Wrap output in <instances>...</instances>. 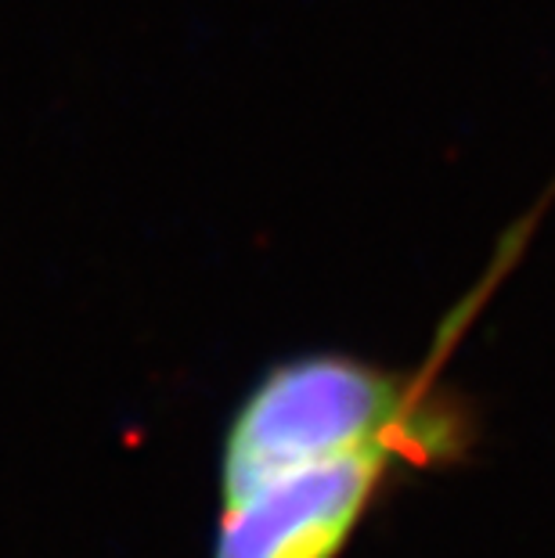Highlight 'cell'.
I'll return each mask as SVG.
<instances>
[{
  "label": "cell",
  "mask_w": 555,
  "mask_h": 558,
  "mask_svg": "<svg viewBox=\"0 0 555 558\" xmlns=\"http://www.w3.org/2000/svg\"><path fill=\"white\" fill-rule=\"evenodd\" d=\"M469 429L451 397L426 418L358 447L220 461L209 558H339L389 483L466 458Z\"/></svg>",
  "instance_id": "cell-1"
}]
</instances>
